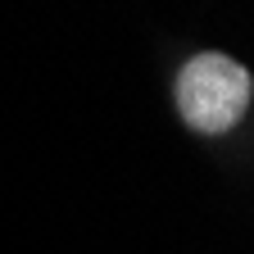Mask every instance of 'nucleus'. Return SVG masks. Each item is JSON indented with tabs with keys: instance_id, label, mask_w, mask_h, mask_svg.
Instances as JSON below:
<instances>
[{
	"instance_id": "f257e3e1",
	"label": "nucleus",
	"mask_w": 254,
	"mask_h": 254,
	"mask_svg": "<svg viewBox=\"0 0 254 254\" xmlns=\"http://www.w3.org/2000/svg\"><path fill=\"white\" fill-rule=\"evenodd\" d=\"M173 100H177V114L190 132L222 136L250 114L254 82H250V68L241 59L222 55V50H200L177 68Z\"/></svg>"
}]
</instances>
